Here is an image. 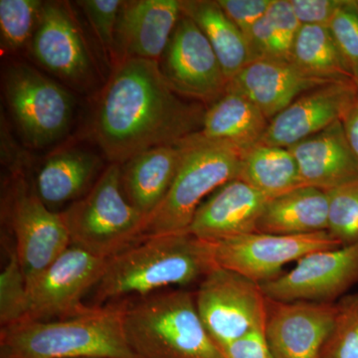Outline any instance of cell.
<instances>
[{
	"label": "cell",
	"mask_w": 358,
	"mask_h": 358,
	"mask_svg": "<svg viewBox=\"0 0 358 358\" xmlns=\"http://www.w3.org/2000/svg\"><path fill=\"white\" fill-rule=\"evenodd\" d=\"M108 262L109 259L71 244L28 285L27 320L65 319L88 310L82 300L90 289H95Z\"/></svg>",
	"instance_id": "obj_12"
},
{
	"label": "cell",
	"mask_w": 358,
	"mask_h": 358,
	"mask_svg": "<svg viewBox=\"0 0 358 358\" xmlns=\"http://www.w3.org/2000/svg\"><path fill=\"white\" fill-rule=\"evenodd\" d=\"M266 16L272 26L282 58L291 61L294 40L301 27L291 0H273Z\"/></svg>",
	"instance_id": "obj_34"
},
{
	"label": "cell",
	"mask_w": 358,
	"mask_h": 358,
	"mask_svg": "<svg viewBox=\"0 0 358 358\" xmlns=\"http://www.w3.org/2000/svg\"><path fill=\"white\" fill-rule=\"evenodd\" d=\"M102 166V159L92 150L79 147L61 148L44 160L33 187L44 204L53 210L82 199L100 178Z\"/></svg>",
	"instance_id": "obj_21"
},
{
	"label": "cell",
	"mask_w": 358,
	"mask_h": 358,
	"mask_svg": "<svg viewBox=\"0 0 358 358\" xmlns=\"http://www.w3.org/2000/svg\"><path fill=\"white\" fill-rule=\"evenodd\" d=\"M329 227L327 231L341 244L358 242V180L327 190Z\"/></svg>",
	"instance_id": "obj_30"
},
{
	"label": "cell",
	"mask_w": 358,
	"mask_h": 358,
	"mask_svg": "<svg viewBox=\"0 0 358 358\" xmlns=\"http://www.w3.org/2000/svg\"><path fill=\"white\" fill-rule=\"evenodd\" d=\"M291 61L315 79L355 81L329 26L301 25L292 49Z\"/></svg>",
	"instance_id": "obj_27"
},
{
	"label": "cell",
	"mask_w": 358,
	"mask_h": 358,
	"mask_svg": "<svg viewBox=\"0 0 358 358\" xmlns=\"http://www.w3.org/2000/svg\"><path fill=\"white\" fill-rule=\"evenodd\" d=\"M182 150L174 145L150 148L122 164V192L131 205L148 219L166 196L180 164Z\"/></svg>",
	"instance_id": "obj_22"
},
{
	"label": "cell",
	"mask_w": 358,
	"mask_h": 358,
	"mask_svg": "<svg viewBox=\"0 0 358 358\" xmlns=\"http://www.w3.org/2000/svg\"><path fill=\"white\" fill-rule=\"evenodd\" d=\"M37 64L68 89L90 94L103 77L74 9L67 1H44L29 45Z\"/></svg>",
	"instance_id": "obj_8"
},
{
	"label": "cell",
	"mask_w": 358,
	"mask_h": 358,
	"mask_svg": "<svg viewBox=\"0 0 358 358\" xmlns=\"http://www.w3.org/2000/svg\"><path fill=\"white\" fill-rule=\"evenodd\" d=\"M238 179L270 199L303 186L291 150L265 145L245 150Z\"/></svg>",
	"instance_id": "obj_26"
},
{
	"label": "cell",
	"mask_w": 358,
	"mask_h": 358,
	"mask_svg": "<svg viewBox=\"0 0 358 358\" xmlns=\"http://www.w3.org/2000/svg\"><path fill=\"white\" fill-rule=\"evenodd\" d=\"M268 122L249 99L228 88L220 99L207 108L200 133L210 140L227 141L247 150L260 143Z\"/></svg>",
	"instance_id": "obj_24"
},
{
	"label": "cell",
	"mask_w": 358,
	"mask_h": 358,
	"mask_svg": "<svg viewBox=\"0 0 358 358\" xmlns=\"http://www.w3.org/2000/svg\"><path fill=\"white\" fill-rule=\"evenodd\" d=\"M180 164L171 189L148 219L143 238L186 232L204 199L239 178L245 150L201 133L179 141Z\"/></svg>",
	"instance_id": "obj_5"
},
{
	"label": "cell",
	"mask_w": 358,
	"mask_h": 358,
	"mask_svg": "<svg viewBox=\"0 0 358 358\" xmlns=\"http://www.w3.org/2000/svg\"><path fill=\"white\" fill-rule=\"evenodd\" d=\"M167 83L186 99L211 106L226 93L229 80L196 23L181 14L159 61Z\"/></svg>",
	"instance_id": "obj_13"
},
{
	"label": "cell",
	"mask_w": 358,
	"mask_h": 358,
	"mask_svg": "<svg viewBox=\"0 0 358 358\" xmlns=\"http://www.w3.org/2000/svg\"><path fill=\"white\" fill-rule=\"evenodd\" d=\"M28 289L24 272L14 243L7 249V261L0 273V324L2 327L28 317Z\"/></svg>",
	"instance_id": "obj_29"
},
{
	"label": "cell",
	"mask_w": 358,
	"mask_h": 358,
	"mask_svg": "<svg viewBox=\"0 0 358 358\" xmlns=\"http://www.w3.org/2000/svg\"><path fill=\"white\" fill-rule=\"evenodd\" d=\"M213 244L216 265L260 285L280 277L287 264L341 247L329 231L305 235L255 232Z\"/></svg>",
	"instance_id": "obj_11"
},
{
	"label": "cell",
	"mask_w": 358,
	"mask_h": 358,
	"mask_svg": "<svg viewBox=\"0 0 358 358\" xmlns=\"http://www.w3.org/2000/svg\"><path fill=\"white\" fill-rule=\"evenodd\" d=\"M124 329L138 358H224L187 289L157 292L124 305Z\"/></svg>",
	"instance_id": "obj_4"
},
{
	"label": "cell",
	"mask_w": 358,
	"mask_h": 358,
	"mask_svg": "<svg viewBox=\"0 0 358 358\" xmlns=\"http://www.w3.org/2000/svg\"><path fill=\"white\" fill-rule=\"evenodd\" d=\"M346 140L358 162V102L343 122Z\"/></svg>",
	"instance_id": "obj_38"
},
{
	"label": "cell",
	"mask_w": 358,
	"mask_h": 358,
	"mask_svg": "<svg viewBox=\"0 0 358 358\" xmlns=\"http://www.w3.org/2000/svg\"><path fill=\"white\" fill-rule=\"evenodd\" d=\"M246 37L254 24L267 13L273 0H216Z\"/></svg>",
	"instance_id": "obj_35"
},
{
	"label": "cell",
	"mask_w": 358,
	"mask_h": 358,
	"mask_svg": "<svg viewBox=\"0 0 358 358\" xmlns=\"http://www.w3.org/2000/svg\"><path fill=\"white\" fill-rule=\"evenodd\" d=\"M220 350L224 358H274L266 345L264 331L250 334Z\"/></svg>",
	"instance_id": "obj_37"
},
{
	"label": "cell",
	"mask_w": 358,
	"mask_h": 358,
	"mask_svg": "<svg viewBox=\"0 0 358 358\" xmlns=\"http://www.w3.org/2000/svg\"><path fill=\"white\" fill-rule=\"evenodd\" d=\"M43 4L40 0H0V39L3 53H16L29 46Z\"/></svg>",
	"instance_id": "obj_28"
},
{
	"label": "cell",
	"mask_w": 358,
	"mask_h": 358,
	"mask_svg": "<svg viewBox=\"0 0 358 358\" xmlns=\"http://www.w3.org/2000/svg\"><path fill=\"white\" fill-rule=\"evenodd\" d=\"M2 91L14 122L30 147H49L69 131L76 101L55 79L22 61H9L2 69Z\"/></svg>",
	"instance_id": "obj_7"
},
{
	"label": "cell",
	"mask_w": 358,
	"mask_h": 358,
	"mask_svg": "<svg viewBox=\"0 0 358 358\" xmlns=\"http://www.w3.org/2000/svg\"><path fill=\"white\" fill-rule=\"evenodd\" d=\"M336 326L320 358H358V293L336 301Z\"/></svg>",
	"instance_id": "obj_31"
},
{
	"label": "cell",
	"mask_w": 358,
	"mask_h": 358,
	"mask_svg": "<svg viewBox=\"0 0 358 358\" xmlns=\"http://www.w3.org/2000/svg\"><path fill=\"white\" fill-rule=\"evenodd\" d=\"M270 199L243 180L234 179L200 205L186 232L210 243L255 233Z\"/></svg>",
	"instance_id": "obj_18"
},
{
	"label": "cell",
	"mask_w": 358,
	"mask_h": 358,
	"mask_svg": "<svg viewBox=\"0 0 358 358\" xmlns=\"http://www.w3.org/2000/svg\"><path fill=\"white\" fill-rule=\"evenodd\" d=\"M333 82L306 74L292 61L256 59L232 78L228 88L249 99L271 121L310 90Z\"/></svg>",
	"instance_id": "obj_19"
},
{
	"label": "cell",
	"mask_w": 358,
	"mask_h": 358,
	"mask_svg": "<svg viewBox=\"0 0 358 358\" xmlns=\"http://www.w3.org/2000/svg\"><path fill=\"white\" fill-rule=\"evenodd\" d=\"M329 227V196L312 186H301L268 200L257 232L275 235H305Z\"/></svg>",
	"instance_id": "obj_23"
},
{
	"label": "cell",
	"mask_w": 358,
	"mask_h": 358,
	"mask_svg": "<svg viewBox=\"0 0 358 358\" xmlns=\"http://www.w3.org/2000/svg\"><path fill=\"white\" fill-rule=\"evenodd\" d=\"M78 6L86 16L103 57L112 68L115 65V28L117 18L124 1L122 0H82L77 1Z\"/></svg>",
	"instance_id": "obj_32"
},
{
	"label": "cell",
	"mask_w": 358,
	"mask_h": 358,
	"mask_svg": "<svg viewBox=\"0 0 358 358\" xmlns=\"http://www.w3.org/2000/svg\"><path fill=\"white\" fill-rule=\"evenodd\" d=\"M4 204V215L28 285L71 245L60 212L47 207L21 171L14 173Z\"/></svg>",
	"instance_id": "obj_10"
},
{
	"label": "cell",
	"mask_w": 358,
	"mask_h": 358,
	"mask_svg": "<svg viewBox=\"0 0 358 358\" xmlns=\"http://www.w3.org/2000/svg\"><path fill=\"white\" fill-rule=\"evenodd\" d=\"M122 164H110L82 199L60 212L71 244L110 259L143 240L147 217L122 192Z\"/></svg>",
	"instance_id": "obj_6"
},
{
	"label": "cell",
	"mask_w": 358,
	"mask_h": 358,
	"mask_svg": "<svg viewBox=\"0 0 358 358\" xmlns=\"http://www.w3.org/2000/svg\"><path fill=\"white\" fill-rule=\"evenodd\" d=\"M214 244L188 232L155 235L109 259L94 289L95 307L124 296H150L167 287H185L216 267Z\"/></svg>",
	"instance_id": "obj_2"
},
{
	"label": "cell",
	"mask_w": 358,
	"mask_h": 358,
	"mask_svg": "<svg viewBox=\"0 0 358 358\" xmlns=\"http://www.w3.org/2000/svg\"><path fill=\"white\" fill-rule=\"evenodd\" d=\"M358 102L355 81L333 82L310 90L273 117L258 145L291 148L343 122Z\"/></svg>",
	"instance_id": "obj_16"
},
{
	"label": "cell",
	"mask_w": 358,
	"mask_h": 358,
	"mask_svg": "<svg viewBox=\"0 0 358 358\" xmlns=\"http://www.w3.org/2000/svg\"><path fill=\"white\" fill-rule=\"evenodd\" d=\"M336 303L281 301L266 296L264 338L274 358H320L336 326Z\"/></svg>",
	"instance_id": "obj_15"
},
{
	"label": "cell",
	"mask_w": 358,
	"mask_h": 358,
	"mask_svg": "<svg viewBox=\"0 0 358 358\" xmlns=\"http://www.w3.org/2000/svg\"><path fill=\"white\" fill-rule=\"evenodd\" d=\"M329 27L358 87V0H341Z\"/></svg>",
	"instance_id": "obj_33"
},
{
	"label": "cell",
	"mask_w": 358,
	"mask_h": 358,
	"mask_svg": "<svg viewBox=\"0 0 358 358\" xmlns=\"http://www.w3.org/2000/svg\"><path fill=\"white\" fill-rule=\"evenodd\" d=\"M124 310L90 307L65 319L2 327L0 358H138L124 334Z\"/></svg>",
	"instance_id": "obj_3"
},
{
	"label": "cell",
	"mask_w": 358,
	"mask_h": 358,
	"mask_svg": "<svg viewBox=\"0 0 358 358\" xmlns=\"http://www.w3.org/2000/svg\"><path fill=\"white\" fill-rule=\"evenodd\" d=\"M182 13L203 32L227 79L236 76L252 61L248 42L216 0H180Z\"/></svg>",
	"instance_id": "obj_25"
},
{
	"label": "cell",
	"mask_w": 358,
	"mask_h": 358,
	"mask_svg": "<svg viewBox=\"0 0 358 358\" xmlns=\"http://www.w3.org/2000/svg\"><path fill=\"white\" fill-rule=\"evenodd\" d=\"M291 3L301 25L329 26L341 0H291Z\"/></svg>",
	"instance_id": "obj_36"
},
{
	"label": "cell",
	"mask_w": 358,
	"mask_h": 358,
	"mask_svg": "<svg viewBox=\"0 0 358 358\" xmlns=\"http://www.w3.org/2000/svg\"><path fill=\"white\" fill-rule=\"evenodd\" d=\"M194 296L202 324L219 348L264 331L266 296L258 282L216 266Z\"/></svg>",
	"instance_id": "obj_9"
},
{
	"label": "cell",
	"mask_w": 358,
	"mask_h": 358,
	"mask_svg": "<svg viewBox=\"0 0 358 358\" xmlns=\"http://www.w3.org/2000/svg\"><path fill=\"white\" fill-rule=\"evenodd\" d=\"M181 14L180 0L124 1L115 28V64L131 58L159 62Z\"/></svg>",
	"instance_id": "obj_17"
},
{
	"label": "cell",
	"mask_w": 358,
	"mask_h": 358,
	"mask_svg": "<svg viewBox=\"0 0 358 358\" xmlns=\"http://www.w3.org/2000/svg\"><path fill=\"white\" fill-rule=\"evenodd\" d=\"M303 185L334 189L358 180V162L346 140L343 122L289 148Z\"/></svg>",
	"instance_id": "obj_20"
},
{
	"label": "cell",
	"mask_w": 358,
	"mask_h": 358,
	"mask_svg": "<svg viewBox=\"0 0 358 358\" xmlns=\"http://www.w3.org/2000/svg\"><path fill=\"white\" fill-rule=\"evenodd\" d=\"M205 112L203 103L187 101L169 86L157 61L126 59L99 91L90 134L110 164H122L199 133Z\"/></svg>",
	"instance_id": "obj_1"
},
{
	"label": "cell",
	"mask_w": 358,
	"mask_h": 358,
	"mask_svg": "<svg viewBox=\"0 0 358 358\" xmlns=\"http://www.w3.org/2000/svg\"><path fill=\"white\" fill-rule=\"evenodd\" d=\"M357 284L358 242L303 257L289 272L261 288L272 300L334 303Z\"/></svg>",
	"instance_id": "obj_14"
}]
</instances>
